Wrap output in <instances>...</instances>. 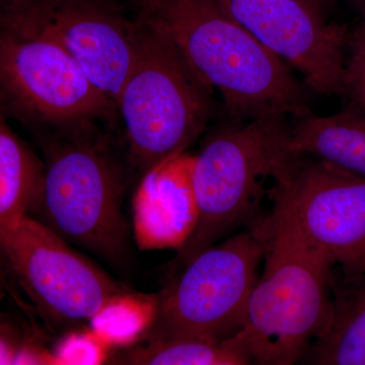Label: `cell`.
Here are the masks:
<instances>
[{
    "label": "cell",
    "mask_w": 365,
    "mask_h": 365,
    "mask_svg": "<svg viewBox=\"0 0 365 365\" xmlns=\"http://www.w3.org/2000/svg\"><path fill=\"white\" fill-rule=\"evenodd\" d=\"M349 54L346 59L344 96L353 106L365 112V18L350 33Z\"/></svg>",
    "instance_id": "cell-16"
},
{
    "label": "cell",
    "mask_w": 365,
    "mask_h": 365,
    "mask_svg": "<svg viewBox=\"0 0 365 365\" xmlns=\"http://www.w3.org/2000/svg\"><path fill=\"white\" fill-rule=\"evenodd\" d=\"M319 95L344 96L347 26L329 23L312 0H215Z\"/></svg>",
    "instance_id": "cell-11"
},
{
    "label": "cell",
    "mask_w": 365,
    "mask_h": 365,
    "mask_svg": "<svg viewBox=\"0 0 365 365\" xmlns=\"http://www.w3.org/2000/svg\"><path fill=\"white\" fill-rule=\"evenodd\" d=\"M0 242L21 287L57 325H83L126 295L119 283L33 216H24L0 235Z\"/></svg>",
    "instance_id": "cell-10"
},
{
    "label": "cell",
    "mask_w": 365,
    "mask_h": 365,
    "mask_svg": "<svg viewBox=\"0 0 365 365\" xmlns=\"http://www.w3.org/2000/svg\"><path fill=\"white\" fill-rule=\"evenodd\" d=\"M1 100L21 120L64 128L97 119L113 120L117 105L71 55L41 38L2 31Z\"/></svg>",
    "instance_id": "cell-8"
},
{
    "label": "cell",
    "mask_w": 365,
    "mask_h": 365,
    "mask_svg": "<svg viewBox=\"0 0 365 365\" xmlns=\"http://www.w3.org/2000/svg\"><path fill=\"white\" fill-rule=\"evenodd\" d=\"M299 364L365 365V272L350 278L336 275L330 325Z\"/></svg>",
    "instance_id": "cell-13"
},
{
    "label": "cell",
    "mask_w": 365,
    "mask_h": 365,
    "mask_svg": "<svg viewBox=\"0 0 365 365\" xmlns=\"http://www.w3.org/2000/svg\"><path fill=\"white\" fill-rule=\"evenodd\" d=\"M2 31L66 50L117 105L136 58L138 23L107 0H31L2 7Z\"/></svg>",
    "instance_id": "cell-9"
},
{
    "label": "cell",
    "mask_w": 365,
    "mask_h": 365,
    "mask_svg": "<svg viewBox=\"0 0 365 365\" xmlns=\"http://www.w3.org/2000/svg\"><path fill=\"white\" fill-rule=\"evenodd\" d=\"M138 23L135 61L117 108L126 157L140 176L180 157L210 118V88L170 38Z\"/></svg>",
    "instance_id": "cell-5"
},
{
    "label": "cell",
    "mask_w": 365,
    "mask_h": 365,
    "mask_svg": "<svg viewBox=\"0 0 365 365\" xmlns=\"http://www.w3.org/2000/svg\"><path fill=\"white\" fill-rule=\"evenodd\" d=\"M264 220L185 264L160 295L145 342L222 343L241 332L265 255Z\"/></svg>",
    "instance_id": "cell-6"
},
{
    "label": "cell",
    "mask_w": 365,
    "mask_h": 365,
    "mask_svg": "<svg viewBox=\"0 0 365 365\" xmlns=\"http://www.w3.org/2000/svg\"><path fill=\"white\" fill-rule=\"evenodd\" d=\"M45 163L7 126L0 123V235L35 212L42 198Z\"/></svg>",
    "instance_id": "cell-14"
},
{
    "label": "cell",
    "mask_w": 365,
    "mask_h": 365,
    "mask_svg": "<svg viewBox=\"0 0 365 365\" xmlns=\"http://www.w3.org/2000/svg\"><path fill=\"white\" fill-rule=\"evenodd\" d=\"M2 6H11V4H21V2L31 1V0H1Z\"/></svg>",
    "instance_id": "cell-17"
},
{
    "label": "cell",
    "mask_w": 365,
    "mask_h": 365,
    "mask_svg": "<svg viewBox=\"0 0 365 365\" xmlns=\"http://www.w3.org/2000/svg\"><path fill=\"white\" fill-rule=\"evenodd\" d=\"M312 1L317 2V4H319L321 0H312Z\"/></svg>",
    "instance_id": "cell-19"
},
{
    "label": "cell",
    "mask_w": 365,
    "mask_h": 365,
    "mask_svg": "<svg viewBox=\"0 0 365 365\" xmlns=\"http://www.w3.org/2000/svg\"><path fill=\"white\" fill-rule=\"evenodd\" d=\"M263 272L250 297L246 323L230 339L251 364H299L333 317L338 271L300 234L280 203L264 220Z\"/></svg>",
    "instance_id": "cell-2"
},
{
    "label": "cell",
    "mask_w": 365,
    "mask_h": 365,
    "mask_svg": "<svg viewBox=\"0 0 365 365\" xmlns=\"http://www.w3.org/2000/svg\"><path fill=\"white\" fill-rule=\"evenodd\" d=\"M137 20L178 46L232 120L311 115L287 64L215 0H133Z\"/></svg>",
    "instance_id": "cell-1"
},
{
    "label": "cell",
    "mask_w": 365,
    "mask_h": 365,
    "mask_svg": "<svg viewBox=\"0 0 365 365\" xmlns=\"http://www.w3.org/2000/svg\"><path fill=\"white\" fill-rule=\"evenodd\" d=\"M290 126L285 116L232 120L205 139L192 165L197 220L179 248L184 265L267 216L266 182L287 153Z\"/></svg>",
    "instance_id": "cell-4"
},
{
    "label": "cell",
    "mask_w": 365,
    "mask_h": 365,
    "mask_svg": "<svg viewBox=\"0 0 365 365\" xmlns=\"http://www.w3.org/2000/svg\"><path fill=\"white\" fill-rule=\"evenodd\" d=\"M354 1L361 7L362 11H364L365 18V0H354Z\"/></svg>",
    "instance_id": "cell-18"
},
{
    "label": "cell",
    "mask_w": 365,
    "mask_h": 365,
    "mask_svg": "<svg viewBox=\"0 0 365 365\" xmlns=\"http://www.w3.org/2000/svg\"><path fill=\"white\" fill-rule=\"evenodd\" d=\"M272 181L269 198L287 209L312 247L344 277L365 272V177L287 153Z\"/></svg>",
    "instance_id": "cell-7"
},
{
    "label": "cell",
    "mask_w": 365,
    "mask_h": 365,
    "mask_svg": "<svg viewBox=\"0 0 365 365\" xmlns=\"http://www.w3.org/2000/svg\"><path fill=\"white\" fill-rule=\"evenodd\" d=\"M43 148L45 182L36 220L68 244L126 268L132 257L128 173L109 138L93 123L74 125L54 128Z\"/></svg>",
    "instance_id": "cell-3"
},
{
    "label": "cell",
    "mask_w": 365,
    "mask_h": 365,
    "mask_svg": "<svg viewBox=\"0 0 365 365\" xmlns=\"http://www.w3.org/2000/svg\"><path fill=\"white\" fill-rule=\"evenodd\" d=\"M112 364L126 365H248V357L230 340L145 342L113 357Z\"/></svg>",
    "instance_id": "cell-15"
},
{
    "label": "cell",
    "mask_w": 365,
    "mask_h": 365,
    "mask_svg": "<svg viewBox=\"0 0 365 365\" xmlns=\"http://www.w3.org/2000/svg\"><path fill=\"white\" fill-rule=\"evenodd\" d=\"M287 150L365 177V112L353 106L329 116L299 118L290 126Z\"/></svg>",
    "instance_id": "cell-12"
}]
</instances>
